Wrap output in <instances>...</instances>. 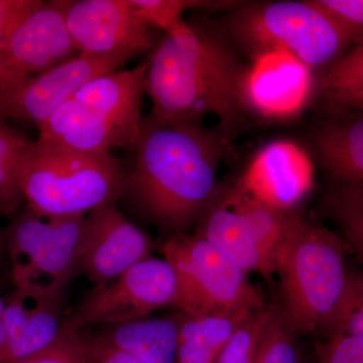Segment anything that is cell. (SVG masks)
Segmentation results:
<instances>
[{
  "instance_id": "11",
  "label": "cell",
  "mask_w": 363,
  "mask_h": 363,
  "mask_svg": "<svg viewBox=\"0 0 363 363\" xmlns=\"http://www.w3.org/2000/svg\"><path fill=\"white\" fill-rule=\"evenodd\" d=\"M65 23L81 54L133 59L152 49L150 26L128 0H65Z\"/></svg>"
},
{
  "instance_id": "28",
  "label": "cell",
  "mask_w": 363,
  "mask_h": 363,
  "mask_svg": "<svg viewBox=\"0 0 363 363\" xmlns=\"http://www.w3.org/2000/svg\"><path fill=\"white\" fill-rule=\"evenodd\" d=\"M13 363H86L81 329L67 318L52 345Z\"/></svg>"
},
{
  "instance_id": "32",
  "label": "cell",
  "mask_w": 363,
  "mask_h": 363,
  "mask_svg": "<svg viewBox=\"0 0 363 363\" xmlns=\"http://www.w3.org/2000/svg\"><path fill=\"white\" fill-rule=\"evenodd\" d=\"M86 363H145L125 351L118 350L111 344L91 333L88 328L81 329Z\"/></svg>"
},
{
  "instance_id": "12",
  "label": "cell",
  "mask_w": 363,
  "mask_h": 363,
  "mask_svg": "<svg viewBox=\"0 0 363 363\" xmlns=\"http://www.w3.org/2000/svg\"><path fill=\"white\" fill-rule=\"evenodd\" d=\"M149 257V236L128 221L116 203L88 213L79 250L78 274L93 286L111 283Z\"/></svg>"
},
{
  "instance_id": "27",
  "label": "cell",
  "mask_w": 363,
  "mask_h": 363,
  "mask_svg": "<svg viewBox=\"0 0 363 363\" xmlns=\"http://www.w3.org/2000/svg\"><path fill=\"white\" fill-rule=\"evenodd\" d=\"M296 336L281 312L274 310L260 339L257 363H302Z\"/></svg>"
},
{
  "instance_id": "19",
  "label": "cell",
  "mask_w": 363,
  "mask_h": 363,
  "mask_svg": "<svg viewBox=\"0 0 363 363\" xmlns=\"http://www.w3.org/2000/svg\"><path fill=\"white\" fill-rule=\"evenodd\" d=\"M333 112L315 131L318 157L332 183L363 187V111Z\"/></svg>"
},
{
  "instance_id": "35",
  "label": "cell",
  "mask_w": 363,
  "mask_h": 363,
  "mask_svg": "<svg viewBox=\"0 0 363 363\" xmlns=\"http://www.w3.org/2000/svg\"><path fill=\"white\" fill-rule=\"evenodd\" d=\"M6 236L0 230V257H1L2 252H4V247H6Z\"/></svg>"
},
{
  "instance_id": "6",
  "label": "cell",
  "mask_w": 363,
  "mask_h": 363,
  "mask_svg": "<svg viewBox=\"0 0 363 363\" xmlns=\"http://www.w3.org/2000/svg\"><path fill=\"white\" fill-rule=\"evenodd\" d=\"M162 252L178 279L173 307L179 311L238 314L266 307L247 272L201 236L174 234Z\"/></svg>"
},
{
  "instance_id": "3",
  "label": "cell",
  "mask_w": 363,
  "mask_h": 363,
  "mask_svg": "<svg viewBox=\"0 0 363 363\" xmlns=\"http://www.w3.org/2000/svg\"><path fill=\"white\" fill-rule=\"evenodd\" d=\"M339 234L296 215L276 257L284 319L296 334L331 335L347 298L350 274Z\"/></svg>"
},
{
  "instance_id": "22",
  "label": "cell",
  "mask_w": 363,
  "mask_h": 363,
  "mask_svg": "<svg viewBox=\"0 0 363 363\" xmlns=\"http://www.w3.org/2000/svg\"><path fill=\"white\" fill-rule=\"evenodd\" d=\"M318 93L333 111H363V40L324 70Z\"/></svg>"
},
{
  "instance_id": "1",
  "label": "cell",
  "mask_w": 363,
  "mask_h": 363,
  "mask_svg": "<svg viewBox=\"0 0 363 363\" xmlns=\"http://www.w3.org/2000/svg\"><path fill=\"white\" fill-rule=\"evenodd\" d=\"M247 70L216 33L186 23L166 35L149 60L145 92L152 104V118L162 125L202 124L218 116L229 147L248 108Z\"/></svg>"
},
{
  "instance_id": "26",
  "label": "cell",
  "mask_w": 363,
  "mask_h": 363,
  "mask_svg": "<svg viewBox=\"0 0 363 363\" xmlns=\"http://www.w3.org/2000/svg\"><path fill=\"white\" fill-rule=\"evenodd\" d=\"M272 312L267 306L253 311L234 332L215 363H257L260 339Z\"/></svg>"
},
{
  "instance_id": "4",
  "label": "cell",
  "mask_w": 363,
  "mask_h": 363,
  "mask_svg": "<svg viewBox=\"0 0 363 363\" xmlns=\"http://www.w3.org/2000/svg\"><path fill=\"white\" fill-rule=\"evenodd\" d=\"M18 182L33 213L64 218L116 203L126 177L109 152H79L32 140L21 156Z\"/></svg>"
},
{
  "instance_id": "2",
  "label": "cell",
  "mask_w": 363,
  "mask_h": 363,
  "mask_svg": "<svg viewBox=\"0 0 363 363\" xmlns=\"http://www.w3.org/2000/svg\"><path fill=\"white\" fill-rule=\"evenodd\" d=\"M229 150L219 130L162 125L149 117L143 121L135 169L125 188L160 225L183 233L218 192L217 169Z\"/></svg>"
},
{
  "instance_id": "30",
  "label": "cell",
  "mask_w": 363,
  "mask_h": 363,
  "mask_svg": "<svg viewBox=\"0 0 363 363\" xmlns=\"http://www.w3.org/2000/svg\"><path fill=\"white\" fill-rule=\"evenodd\" d=\"M316 363H363V338L336 334L319 345Z\"/></svg>"
},
{
  "instance_id": "31",
  "label": "cell",
  "mask_w": 363,
  "mask_h": 363,
  "mask_svg": "<svg viewBox=\"0 0 363 363\" xmlns=\"http://www.w3.org/2000/svg\"><path fill=\"white\" fill-rule=\"evenodd\" d=\"M43 4L42 0H0V52L18 26Z\"/></svg>"
},
{
  "instance_id": "34",
  "label": "cell",
  "mask_w": 363,
  "mask_h": 363,
  "mask_svg": "<svg viewBox=\"0 0 363 363\" xmlns=\"http://www.w3.org/2000/svg\"><path fill=\"white\" fill-rule=\"evenodd\" d=\"M4 300L0 297V363H7V343L4 321Z\"/></svg>"
},
{
  "instance_id": "5",
  "label": "cell",
  "mask_w": 363,
  "mask_h": 363,
  "mask_svg": "<svg viewBox=\"0 0 363 363\" xmlns=\"http://www.w3.org/2000/svg\"><path fill=\"white\" fill-rule=\"evenodd\" d=\"M230 30L252 58L285 51L312 70L329 68L363 40V30L339 20L316 0L247 4L234 13Z\"/></svg>"
},
{
  "instance_id": "29",
  "label": "cell",
  "mask_w": 363,
  "mask_h": 363,
  "mask_svg": "<svg viewBox=\"0 0 363 363\" xmlns=\"http://www.w3.org/2000/svg\"><path fill=\"white\" fill-rule=\"evenodd\" d=\"M363 338V274H350V291L333 332Z\"/></svg>"
},
{
  "instance_id": "21",
  "label": "cell",
  "mask_w": 363,
  "mask_h": 363,
  "mask_svg": "<svg viewBox=\"0 0 363 363\" xmlns=\"http://www.w3.org/2000/svg\"><path fill=\"white\" fill-rule=\"evenodd\" d=\"M252 313L191 314L179 311L175 315L179 322L177 363H215L234 332Z\"/></svg>"
},
{
  "instance_id": "23",
  "label": "cell",
  "mask_w": 363,
  "mask_h": 363,
  "mask_svg": "<svg viewBox=\"0 0 363 363\" xmlns=\"http://www.w3.org/2000/svg\"><path fill=\"white\" fill-rule=\"evenodd\" d=\"M323 206L346 247L363 260V187L332 183L324 196Z\"/></svg>"
},
{
  "instance_id": "33",
  "label": "cell",
  "mask_w": 363,
  "mask_h": 363,
  "mask_svg": "<svg viewBox=\"0 0 363 363\" xmlns=\"http://www.w3.org/2000/svg\"><path fill=\"white\" fill-rule=\"evenodd\" d=\"M318 4L353 28L363 30V0H316Z\"/></svg>"
},
{
  "instance_id": "17",
  "label": "cell",
  "mask_w": 363,
  "mask_h": 363,
  "mask_svg": "<svg viewBox=\"0 0 363 363\" xmlns=\"http://www.w3.org/2000/svg\"><path fill=\"white\" fill-rule=\"evenodd\" d=\"M197 235L206 240L245 272L264 276L276 272L271 255L255 238L247 219L219 188L198 219Z\"/></svg>"
},
{
  "instance_id": "16",
  "label": "cell",
  "mask_w": 363,
  "mask_h": 363,
  "mask_svg": "<svg viewBox=\"0 0 363 363\" xmlns=\"http://www.w3.org/2000/svg\"><path fill=\"white\" fill-rule=\"evenodd\" d=\"M39 142L86 152L135 149L138 136L71 98L39 128Z\"/></svg>"
},
{
  "instance_id": "14",
  "label": "cell",
  "mask_w": 363,
  "mask_h": 363,
  "mask_svg": "<svg viewBox=\"0 0 363 363\" xmlns=\"http://www.w3.org/2000/svg\"><path fill=\"white\" fill-rule=\"evenodd\" d=\"M240 182L267 206L293 212L313 187L314 167L297 145L276 140L257 152Z\"/></svg>"
},
{
  "instance_id": "10",
  "label": "cell",
  "mask_w": 363,
  "mask_h": 363,
  "mask_svg": "<svg viewBox=\"0 0 363 363\" xmlns=\"http://www.w3.org/2000/svg\"><path fill=\"white\" fill-rule=\"evenodd\" d=\"M131 58L121 55L78 54L51 70L0 95V119L30 123L38 130L83 86L123 68Z\"/></svg>"
},
{
  "instance_id": "24",
  "label": "cell",
  "mask_w": 363,
  "mask_h": 363,
  "mask_svg": "<svg viewBox=\"0 0 363 363\" xmlns=\"http://www.w3.org/2000/svg\"><path fill=\"white\" fill-rule=\"evenodd\" d=\"M32 140L0 119V214H13L25 201L18 182V167Z\"/></svg>"
},
{
  "instance_id": "8",
  "label": "cell",
  "mask_w": 363,
  "mask_h": 363,
  "mask_svg": "<svg viewBox=\"0 0 363 363\" xmlns=\"http://www.w3.org/2000/svg\"><path fill=\"white\" fill-rule=\"evenodd\" d=\"M177 293L174 267L168 260L150 257L111 283L86 293L70 318L80 329L128 323L167 306L173 307Z\"/></svg>"
},
{
  "instance_id": "15",
  "label": "cell",
  "mask_w": 363,
  "mask_h": 363,
  "mask_svg": "<svg viewBox=\"0 0 363 363\" xmlns=\"http://www.w3.org/2000/svg\"><path fill=\"white\" fill-rule=\"evenodd\" d=\"M65 291L39 292L16 288L4 300L7 363L49 347L64 322Z\"/></svg>"
},
{
  "instance_id": "20",
  "label": "cell",
  "mask_w": 363,
  "mask_h": 363,
  "mask_svg": "<svg viewBox=\"0 0 363 363\" xmlns=\"http://www.w3.org/2000/svg\"><path fill=\"white\" fill-rule=\"evenodd\" d=\"M96 335L145 363H177L179 322L171 318H143L108 325Z\"/></svg>"
},
{
  "instance_id": "9",
  "label": "cell",
  "mask_w": 363,
  "mask_h": 363,
  "mask_svg": "<svg viewBox=\"0 0 363 363\" xmlns=\"http://www.w3.org/2000/svg\"><path fill=\"white\" fill-rule=\"evenodd\" d=\"M65 0L44 1L0 52V95L80 54L65 23Z\"/></svg>"
},
{
  "instance_id": "13",
  "label": "cell",
  "mask_w": 363,
  "mask_h": 363,
  "mask_svg": "<svg viewBox=\"0 0 363 363\" xmlns=\"http://www.w3.org/2000/svg\"><path fill=\"white\" fill-rule=\"evenodd\" d=\"M245 78L248 108L264 118L284 119L304 108L312 91V69L285 51L252 58Z\"/></svg>"
},
{
  "instance_id": "18",
  "label": "cell",
  "mask_w": 363,
  "mask_h": 363,
  "mask_svg": "<svg viewBox=\"0 0 363 363\" xmlns=\"http://www.w3.org/2000/svg\"><path fill=\"white\" fill-rule=\"evenodd\" d=\"M147 69L149 60L131 70L100 76L83 86L72 98L138 138L143 121L142 105Z\"/></svg>"
},
{
  "instance_id": "7",
  "label": "cell",
  "mask_w": 363,
  "mask_h": 363,
  "mask_svg": "<svg viewBox=\"0 0 363 363\" xmlns=\"http://www.w3.org/2000/svg\"><path fill=\"white\" fill-rule=\"evenodd\" d=\"M87 215L44 218L28 208L7 229L16 288L60 292L78 274V257Z\"/></svg>"
},
{
  "instance_id": "25",
  "label": "cell",
  "mask_w": 363,
  "mask_h": 363,
  "mask_svg": "<svg viewBox=\"0 0 363 363\" xmlns=\"http://www.w3.org/2000/svg\"><path fill=\"white\" fill-rule=\"evenodd\" d=\"M143 21L147 26L162 28L166 35H173L186 25L182 18L188 9H226L236 6L235 1H204V0H128Z\"/></svg>"
}]
</instances>
